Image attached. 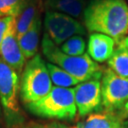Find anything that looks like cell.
<instances>
[{"label":"cell","mask_w":128,"mask_h":128,"mask_svg":"<svg viewBox=\"0 0 128 128\" xmlns=\"http://www.w3.org/2000/svg\"><path fill=\"white\" fill-rule=\"evenodd\" d=\"M127 122L124 116L116 112H97L88 115L86 119L78 122L73 128H122Z\"/></svg>","instance_id":"8fae6325"},{"label":"cell","mask_w":128,"mask_h":128,"mask_svg":"<svg viewBox=\"0 0 128 128\" xmlns=\"http://www.w3.org/2000/svg\"><path fill=\"white\" fill-rule=\"evenodd\" d=\"M41 48L42 53L48 63L66 70L81 82H86L102 71L99 64L94 62L87 53L81 56L66 54L61 50L60 46L51 41L46 33H44L42 38Z\"/></svg>","instance_id":"3957f363"},{"label":"cell","mask_w":128,"mask_h":128,"mask_svg":"<svg viewBox=\"0 0 128 128\" xmlns=\"http://www.w3.org/2000/svg\"><path fill=\"white\" fill-rule=\"evenodd\" d=\"M42 10V0H28L23 10L16 17V34L18 38L28 30L33 20Z\"/></svg>","instance_id":"9a60e30c"},{"label":"cell","mask_w":128,"mask_h":128,"mask_svg":"<svg viewBox=\"0 0 128 128\" xmlns=\"http://www.w3.org/2000/svg\"><path fill=\"white\" fill-rule=\"evenodd\" d=\"M86 32L112 37L116 44L128 34L126 0H89L82 14Z\"/></svg>","instance_id":"6da1fadb"},{"label":"cell","mask_w":128,"mask_h":128,"mask_svg":"<svg viewBox=\"0 0 128 128\" xmlns=\"http://www.w3.org/2000/svg\"><path fill=\"white\" fill-rule=\"evenodd\" d=\"M0 124H1V107H0Z\"/></svg>","instance_id":"7402d4cb"},{"label":"cell","mask_w":128,"mask_h":128,"mask_svg":"<svg viewBox=\"0 0 128 128\" xmlns=\"http://www.w3.org/2000/svg\"><path fill=\"white\" fill-rule=\"evenodd\" d=\"M122 113H124V116L128 117V102L125 104V105H124V108H122Z\"/></svg>","instance_id":"44dd1931"},{"label":"cell","mask_w":128,"mask_h":128,"mask_svg":"<svg viewBox=\"0 0 128 128\" xmlns=\"http://www.w3.org/2000/svg\"><path fill=\"white\" fill-rule=\"evenodd\" d=\"M126 2H127V4H128V0H126Z\"/></svg>","instance_id":"cb8c5ba5"},{"label":"cell","mask_w":128,"mask_h":128,"mask_svg":"<svg viewBox=\"0 0 128 128\" xmlns=\"http://www.w3.org/2000/svg\"><path fill=\"white\" fill-rule=\"evenodd\" d=\"M28 0H0V18L17 17Z\"/></svg>","instance_id":"ac0fdd59"},{"label":"cell","mask_w":128,"mask_h":128,"mask_svg":"<svg viewBox=\"0 0 128 128\" xmlns=\"http://www.w3.org/2000/svg\"><path fill=\"white\" fill-rule=\"evenodd\" d=\"M107 64L116 74L128 78V35L116 44L114 52Z\"/></svg>","instance_id":"5bb4252c"},{"label":"cell","mask_w":128,"mask_h":128,"mask_svg":"<svg viewBox=\"0 0 128 128\" xmlns=\"http://www.w3.org/2000/svg\"><path fill=\"white\" fill-rule=\"evenodd\" d=\"M116 42L112 37L99 32L89 34L87 42V54L96 63H104L114 52Z\"/></svg>","instance_id":"30bf717a"},{"label":"cell","mask_w":128,"mask_h":128,"mask_svg":"<svg viewBox=\"0 0 128 128\" xmlns=\"http://www.w3.org/2000/svg\"><path fill=\"white\" fill-rule=\"evenodd\" d=\"M46 68L50 73L51 82L54 84V86L64 87V88H72V86H76L81 82L77 78L72 76L71 74L66 72V70L62 69L61 68L51 64L46 63Z\"/></svg>","instance_id":"2e32d148"},{"label":"cell","mask_w":128,"mask_h":128,"mask_svg":"<svg viewBox=\"0 0 128 128\" xmlns=\"http://www.w3.org/2000/svg\"><path fill=\"white\" fill-rule=\"evenodd\" d=\"M42 26H43V21H42L41 14H39L33 20L28 30L20 38H18L19 45L26 60L32 59V57L38 54Z\"/></svg>","instance_id":"7c38bea8"},{"label":"cell","mask_w":128,"mask_h":128,"mask_svg":"<svg viewBox=\"0 0 128 128\" xmlns=\"http://www.w3.org/2000/svg\"><path fill=\"white\" fill-rule=\"evenodd\" d=\"M12 17H5V18H0V44L3 40V37H4L6 30L8 28L9 23L10 21V19Z\"/></svg>","instance_id":"d6986e66"},{"label":"cell","mask_w":128,"mask_h":128,"mask_svg":"<svg viewBox=\"0 0 128 128\" xmlns=\"http://www.w3.org/2000/svg\"><path fill=\"white\" fill-rule=\"evenodd\" d=\"M89 0H42L43 10L66 14L73 18H82Z\"/></svg>","instance_id":"4fadbf2b"},{"label":"cell","mask_w":128,"mask_h":128,"mask_svg":"<svg viewBox=\"0 0 128 128\" xmlns=\"http://www.w3.org/2000/svg\"><path fill=\"white\" fill-rule=\"evenodd\" d=\"M51 82L46 63L40 54L28 61L20 79V97L25 104L45 97L51 90Z\"/></svg>","instance_id":"277c9868"},{"label":"cell","mask_w":128,"mask_h":128,"mask_svg":"<svg viewBox=\"0 0 128 128\" xmlns=\"http://www.w3.org/2000/svg\"><path fill=\"white\" fill-rule=\"evenodd\" d=\"M0 58L21 75L27 60L19 45L16 34V18L10 19L3 40L0 44Z\"/></svg>","instance_id":"9c48e42d"},{"label":"cell","mask_w":128,"mask_h":128,"mask_svg":"<svg viewBox=\"0 0 128 128\" xmlns=\"http://www.w3.org/2000/svg\"><path fill=\"white\" fill-rule=\"evenodd\" d=\"M43 23L45 33L58 46L70 37L75 35L84 36L86 33V28L81 21L57 12L46 10Z\"/></svg>","instance_id":"8992f818"},{"label":"cell","mask_w":128,"mask_h":128,"mask_svg":"<svg viewBox=\"0 0 128 128\" xmlns=\"http://www.w3.org/2000/svg\"><path fill=\"white\" fill-rule=\"evenodd\" d=\"M20 75L0 58V104L9 126L19 124L23 116L18 104Z\"/></svg>","instance_id":"5b68a950"},{"label":"cell","mask_w":128,"mask_h":128,"mask_svg":"<svg viewBox=\"0 0 128 128\" xmlns=\"http://www.w3.org/2000/svg\"><path fill=\"white\" fill-rule=\"evenodd\" d=\"M25 105L30 113L43 119L72 120L77 116L73 88L53 86L42 99Z\"/></svg>","instance_id":"7a4b0ae2"},{"label":"cell","mask_w":128,"mask_h":128,"mask_svg":"<svg viewBox=\"0 0 128 128\" xmlns=\"http://www.w3.org/2000/svg\"><path fill=\"white\" fill-rule=\"evenodd\" d=\"M122 128H128V124H126V125H124V126Z\"/></svg>","instance_id":"603a6c76"},{"label":"cell","mask_w":128,"mask_h":128,"mask_svg":"<svg viewBox=\"0 0 128 128\" xmlns=\"http://www.w3.org/2000/svg\"><path fill=\"white\" fill-rule=\"evenodd\" d=\"M128 102V78L122 77L110 68L102 77V104L106 111L122 109Z\"/></svg>","instance_id":"52a82bcc"},{"label":"cell","mask_w":128,"mask_h":128,"mask_svg":"<svg viewBox=\"0 0 128 128\" xmlns=\"http://www.w3.org/2000/svg\"><path fill=\"white\" fill-rule=\"evenodd\" d=\"M86 42L82 35H75L64 42L60 48L64 53L71 56H81L86 53Z\"/></svg>","instance_id":"e0dca14e"},{"label":"cell","mask_w":128,"mask_h":128,"mask_svg":"<svg viewBox=\"0 0 128 128\" xmlns=\"http://www.w3.org/2000/svg\"><path fill=\"white\" fill-rule=\"evenodd\" d=\"M32 128H73L69 127L68 125L60 122H50V124H34Z\"/></svg>","instance_id":"ffe728a7"},{"label":"cell","mask_w":128,"mask_h":128,"mask_svg":"<svg viewBox=\"0 0 128 128\" xmlns=\"http://www.w3.org/2000/svg\"><path fill=\"white\" fill-rule=\"evenodd\" d=\"M102 71L73 87L77 113L81 118L102 108Z\"/></svg>","instance_id":"ba28073f"}]
</instances>
